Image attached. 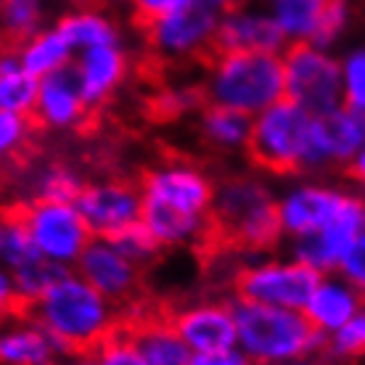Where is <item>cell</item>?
Listing matches in <instances>:
<instances>
[{"label": "cell", "instance_id": "47", "mask_svg": "<svg viewBox=\"0 0 365 365\" xmlns=\"http://www.w3.org/2000/svg\"><path fill=\"white\" fill-rule=\"evenodd\" d=\"M6 46H9V43H6V37H3V32H0V51H3Z\"/></svg>", "mask_w": 365, "mask_h": 365}, {"label": "cell", "instance_id": "7", "mask_svg": "<svg viewBox=\"0 0 365 365\" xmlns=\"http://www.w3.org/2000/svg\"><path fill=\"white\" fill-rule=\"evenodd\" d=\"M283 88L286 98L315 117L344 103L339 56L315 43H294L283 48Z\"/></svg>", "mask_w": 365, "mask_h": 365}, {"label": "cell", "instance_id": "44", "mask_svg": "<svg viewBox=\"0 0 365 365\" xmlns=\"http://www.w3.org/2000/svg\"><path fill=\"white\" fill-rule=\"evenodd\" d=\"M64 365H98V360L93 352H88V355H72Z\"/></svg>", "mask_w": 365, "mask_h": 365}, {"label": "cell", "instance_id": "25", "mask_svg": "<svg viewBox=\"0 0 365 365\" xmlns=\"http://www.w3.org/2000/svg\"><path fill=\"white\" fill-rule=\"evenodd\" d=\"M40 80L21 64L16 48L6 46L0 51V111L32 117Z\"/></svg>", "mask_w": 365, "mask_h": 365}, {"label": "cell", "instance_id": "49", "mask_svg": "<svg viewBox=\"0 0 365 365\" xmlns=\"http://www.w3.org/2000/svg\"><path fill=\"white\" fill-rule=\"evenodd\" d=\"M363 233H365V222H363Z\"/></svg>", "mask_w": 365, "mask_h": 365}, {"label": "cell", "instance_id": "9", "mask_svg": "<svg viewBox=\"0 0 365 365\" xmlns=\"http://www.w3.org/2000/svg\"><path fill=\"white\" fill-rule=\"evenodd\" d=\"M11 210L27 225L37 252L56 265L72 270L93 241V230L74 201L29 199Z\"/></svg>", "mask_w": 365, "mask_h": 365}, {"label": "cell", "instance_id": "37", "mask_svg": "<svg viewBox=\"0 0 365 365\" xmlns=\"http://www.w3.org/2000/svg\"><path fill=\"white\" fill-rule=\"evenodd\" d=\"M93 355L98 365H148L140 355V349L135 347L133 336L125 331V326H119Z\"/></svg>", "mask_w": 365, "mask_h": 365}, {"label": "cell", "instance_id": "35", "mask_svg": "<svg viewBox=\"0 0 365 365\" xmlns=\"http://www.w3.org/2000/svg\"><path fill=\"white\" fill-rule=\"evenodd\" d=\"M111 241H114L138 267L154 262L156 257H159V252H162L159 241H156L154 233H151L143 222H135V225H130V228L119 230L117 236H111Z\"/></svg>", "mask_w": 365, "mask_h": 365}, {"label": "cell", "instance_id": "13", "mask_svg": "<svg viewBox=\"0 0 365 365\" xmlns=\"http://www.w3.org/2000/svg\"><path fill=\"white\" fill-rule=\"evenodd\" d=\"M74 273H80L96 292H101L119 310L138 302L140 294V267L130 259L111 238L93 236L83 257L77 259Z\"/></svg>", "mask_w": 365, "mask_h": 365}, {"label": "cell", "instance_id": "48", "mask_svg": "<svg viewBox=\"0 0 365 365\" xmlns=\"http://www.w3.org/2000/svg\"><path fill=\"white\" fill-rule=\"evenodd\" d=\"M360 6H363V9H365V0H360Z\"/></svg>", "mask_w": 365, "mask_h": 365}, {"label": "cell", "instance_id": "3", "mask_svg": "<svg viewBox=\"0 0 365 365\" xmlns=\"http://www.w3.org/2000/svg\"><path fill=\"white\" fill-rule=\"evenodd\" d=\"M247 154L257 170L281 178L331 170L318 135V117L289 98L252 117Z\"/></svg>", "mask_w": 365, "mask_h": 365}, {"label": "cell", "instance_id": "4", "mask_svg": "<svg viewBox=\"0 0 365 365\" xmlns=\"http://www.w3.org/2000/svg\"><path fill=\"white\" fill-rule=\"evenodd\" d=\"M212 228L215 244L244 255H267L283 241L278 196L255 175H230L215 185Z\"/></svg>", "mask_w": 365, "mask_h": 365}, {"label": "cell", "instance_id": "28", "mask_svg": "<svg viewBox=\"0 0 365 365\" xmlns=\"http://www.w3.org/2000/svg\"><path fill=\"white\" fill-rule=\"evenodd\" d=\"M51 0H0V32L9 46H19L48 27Z\"/></svg>", "mask_w": 365, "mask_h": 365}, {"label": "cell", "instance_id": "26", "mask_svg": "<svg viewBox=\"0 0 365 365\" xmlns=\"http://www.w3.org/2000/svg\"><path fill=\"white\" fill-rule=\"evenodd\" d=\"M331 0H267L275 24L286 37V46L315 43L320 21L326 16Z\"/></svg>", "mask_w": 365, "mask_h": 365}, {"label": "cell", "instance_id": "36", "mask_svg": "<svg viewBox=\"0 0 365 365\" xmlns=\"http://www.w3.org/2000/svg\"><path fill=\"white\" fill-rule=\"evenodd\" d=\"M355 19V0H331L326 16L320 21V29L315 35V46L320 48H334L341 43V37L347 35Z\"/></svg>", "mask_w": 365, "mask_h": 365}, {"label": "cell", "instance_id": "31", "mask_svg": "<svg viewBox=\"0 0 365 365\" xmlns=\"http://www.w3.org/2000/svg\"><path fill=\"white\" fill-rule=\"evenodd\" d=\"M85 180L74 173L72 167L53 162V165L40 167L32 182V199H58V201H74L83 191Z\"/></svg>", "mask_w": 365, "mask_h": 365}, {"label": "cell", "instance_id": "1", "mask_svg": "<svg viewBox=\"0 0 365 365\" xmlns=\"http://www.w3.org/2000/svg\"><path fill=\"white\" fill-rule=\"evenodd\" d=\"M143 212L140 222L146 225L162 249L212 247V201L215 185L210 175L193 162L167 159L151 167L140 178Z\"/></svg>", "mask_w": 365, "mask_h": 365}, {"label": "cell", "instance_id": "41", "mask_svg": "<svg viewBox=\"0 0 365 365\" xmlns=\"http://www.w3.org/2000/svg\"><path fill=\"white\" fill-rule=\"evenodd\" d=\"M16 310H24V307H21V299H19L11 273L0 265V320L9 318L11 312H16Z\"/></svg>", "mask_w": 365, "mask_h": 365}, {"label": "cell", "instance_id": "32", "mask_svg": "<svg viewBox=\"0 0 365 365\" xmlns=\"http://www.w3.org/2000/svg\"><path fill=\"white\" fill-rule=\"evenodd\" d=\"M323 355L329 360H339V363H352V360L365 357V304L341 329L326 336Z\"/></svg>", "mask_w": 365, "mask_h": 365}, {"label": "cell", "instance_id": "34", "mask_svg": "<svg viewBox=\"0 0 365 365\" xmlns=\"http://www.w3.org/2000/svg\"><path fill=\"white\" fill-rule=\"evenodd\" d=\"M32 117L0 111V162H14L27 151L32 133H35Z\"/></svg>", "mask_w": 365, "mask_h": 365}, {"label": "cell", "instance_id": "43", "mask_svg": "<svg viewBox=\"0 0 365 365\" xmlns=\"http://www.w3.org/2000/svg\"><path fill=\"white\" fill-rule=\"evenodd\" d=\"M204 6H210L212 11H217V14H222V11L233 9L236 3H241V0H201Z\"/></svg>", "mask_w": 365, "mask_h": 365}, {"label": "cell", "instance_id": "33", "mask_svg": "<svg viewBox=\"0 0 365 365\" xmlns=\"http://www.w3.org/2000/svg\"><path fill=\"white\" fill-rule=\"evenodd\" d=\"M341 64V96L344 103L357 111H365V43L347 48L339 56Z\"/></svg>", "mask_w": 365, "mask_h": 365}, {"label": "cell", "instance_id": "2", "mask_svg": "<svg viewBox=\"0 0 365 365\" xmlns=\"http://www.w3.org/2000/svg\"><path fill=\"white\" fill-rule=\"evenodd\" d=\"M66 355H88L122 326V310L80 273H69L27 307Z\"/></svg>", "mask_w": 365, "mask_h": 365}, {"label": "cell", "instance_id": "11", "mask_svg": "<svg viewBox=\"0 0 365 365\" xmlns=\"http://www.w3.org/2000/svg\"><path fill=\"white\" fill-rule=\"evenodd\" d=\"M220 14L204 3L173 11L143 27L146 46L154 58L165 64H188L207 61L215 53Z\"/></svg>", "mask_w": 365, "mask_h": 365}, {"label": "cell", "instance_id": "24", "mask_svg": "<svg viewBox=\"0 0 365 365\" xmlns=\"http://www.w3.org/2000/svg\"><path fill=\"white\" fill-rule=\"evenodd\" d=\"M14 48H16L21 64L27 66L37 80L46 77V74L58 72V69L72 66L74 56H77L64 32L56 27V21L48 24V27H43L40 32H35L32 37H27L24 43H19V46H14Z\"/></svg>", "mask_w": 365, "mask_h": 365}, {"label": "cell", "instance_id": "38", "mask_svg": "<svg viewBox=\"0 0 365 365\" xmlns=\"http://www.w3.org/2000/svg\"><path fill=\"white\" fill-rule=\"evenodd\" d=\"M193 3H201V0H128L130 14H133V19H135V24L140 29L151 24V21H156V19L173 14V11L188 9Z\"/></svg>", "mask_w": 365, "mask_h": 365}, {"label": "cell", "instance_id": "40", "mask_svg": "<svg viewBox=\"0 0 365 365\" xmlns=\"http://www.w3.org/2000/svg\"><path fill=\"white\" fill-rule=\"evenodd\" d=\"M188 365H255L238 347L233 349H220V352H199L191 355Z\"/></svg>", "mask_w": 365, "mask_h": 365}, {"label": "cell", "instance_id": "42", "mask_svg": "<svg viewBox=\"0 0 365 365\" xmlns=\"http://www.w3.org/2000/svg\"><path fill=\"white\" fill-rule=\"evenodd\" d=\"M344 175L355 182L357 188H363V191H365V143L360 146V151L349 159V165L344 167Z\"/></svg>", "mask_w": 365, "mask_h": 365}, {"label": "cell", "instance_id": "50", "mask_svg": "<svg viewBox=\"0 0 365 365\" xmlns=\"http://www.w3.org/2000/svg\"><path fill=\"white\" fill-rule=\"evenodd\" d=\"M259 3H267V0H259Z\"/></svg>", "mask_w": 365, "mask_h": 365}, {"label": "cell", "instance_id": "15", "mask_svg": "<svg viewBox=\"0 0 365 365\" xmlns=\"http://www.w3.org/2000/svg\"><path fill=\"white\" fill-rule=\"evenodd\" d=\"M175 331L188 344L193 355L199 352H220L236 347V312L233 302L201 299L185 307L167 312Z\"/></svg>", "mask_w": 365, "mask_h": 365}, {"label": "cell", "instance_id": "20", "mask_svg": "<svg viewBox=\"0 0 365 365\" xmlns=\"http://www.w3.org/2000/svg\"><path fill=\"white\" fill-rule=\"evenodd\" d=\"M363 222L365 217H344L329 228L315 230L310 236L294 238L292 257L312 270H318L320 275L336 273L349 247L363 236Z\"/></svg>", "mask_w": 365, "mask_h": 365}, {"label": "cell", "instance_id": "30", "mask_svg": "<svg viewBox=\"0 0 365 365\" xmlns=\"http://www.w3.org/2000/svg\"><path fill=\"white\" fill-rule=\"evenodd\" d=\"M66 273H69V267L56 265V262H51L46 257H37L35 262H29L27 267L11 273L19 299H21V307L27 310L29 304H35V302L40 299L58 278H64Z\"/></svg>", "mask_w": 365, "mask_h": 365}, {"label": "cell", "instance_id": "22", "mask_svg": "<svg viewBox=\"0 0 365 365\" xmlns=\"http://www.w3.org/2000/svg\"><path fill=\"white\" fill-rule=\"evenodd\" d=\"M318 135L331 167L344 170L349 165V159L365 143V111H357L347 103H341L329 114H320Z\"/></svg>", "mask_w": 365, "mask_h": 365}, {"label": "cell", "instance_id": "10", "mask_svg": "<svg viewBox=\"0 0 365 365\" xmlns=\"http://www.w3.org/2000/svg\"><path fill=\"white\" fill-rule=\"evenodd\" d=\"M278 217L283 238L294 241L344 217H365V199L339 185L302 180L278 196Z\"/></svg>", "mask_w": 365, "mask_h": 365}, {"label": "cell", "instance_id": "39", "mask_svg": "<svg viewBox=\"0 0 365 365\" xmlns=\"http://www.w3.org/2000/svg\"><path fill=\"white\" fill-rule=\"evenodd\" d=\"M336 273L341 275L365 302V233L349 247V252L344 255Z\"/></svg>", "mask_w": 365, "mask_h": 365}, {"label": "cell", "instance_id": "5", "mask_svg": "<svg viewBox=\"0 0 365 365\" xmlns=\"http://www.w3.org/2000/svg\"><path fill=\"white\" fill-rule=\"evenodd\" d=\"M204 98L225 109L257 117L267 106L286 98L281 53L215 51L204 61Z\"/></svg>", "mask_w": 365, "mask_h": 365}, {"label": "cell", "instance_id": "46", "mask_svg": "<svg viewBox=\"0 0 365 365\" xmlns=\"http://www.w3.org/2000/svg\"><path fill=\"white\" fill-rule=\"evenodd\" d=\"M3 230H6V212H0V241H3Z\"/></svg>", "mask_w": 365, "mask_h": 365}, {"label": "cell", "instance_id": "6", "mask_svg": "<svg viewBox=\"0 0 365 365\" xmlns=\"http://www.w3.org/2000/svg\"><path fill=\"white\" fill-rule=\"evenodd\" d=\"M236 347L255 365H275L323 355L326 336L302 310L233 299Z\"/></svg>", "mask_w": 365, "mask_h": 365}, {"label": "cell", "instance_id": "23", "mask_svg": "<svg viewBox=\"0 0 365 365\" xmlns=\"http://www.w3.org/2000/svg\"><path fill=\"white\" fill-rule=\"evenodd\" d=\"M252 135V117L225 109L217 103H204L199 109V138L215 151L233 154L247 151Z\"/></svg>", "mask_w": 365, "mask_h": 365}, {"label": "cell", "instance_id": "21", "mask_svg": "<svg viewBox=\"0 0 365 365\" xmlns=\"http://www.w3.org/2000/svg\"><path fill=\"white\" fill-rule=\"evenodd\" d=\"M365 302L363 297L349 286L339 273H329L320 278L315 286L312 297L304 304V315L310 320L315 331H320L323 336H331L334 331H339L355 315Z\"/></svg>", "mask_w": 365, "mask_h": 365}, {"label": "cell", "instance_id": "8", "mask_svg": "<svg viewBox=\"0 0 365 365\" xmlns=\"http://www.w3.org/2000/svg\"><path fill=\"white\" fill-rule=\"evenodd\" d=\"M323 275L294 257H259L238 267L230 283L236 299L304 310Z\"/></svg>", "mask_w": 365, "mask_h": 365}, {"label": "cell", "instance_id": "12", "mask_svg": "<svg viewBox=\"0 0 365 365\" xmlns=\"http://www.w3.org/2000/svg\"><path fill=\"white\" fill-rule=\"evenodd\" d=\"M74 204L83 212L93 236L101 238L117 236L119 230L140 222V212H143L140 185L130 180H119V178L85 182Z\"/></svg>", "mask_w": 365, "mask_h": 365}, {"label": "cell", "instance_id": "16", "mask_svg": "<svg viewBox=\"0 0 365 365\" xmlns=\"http://www.w3.org/2000/svg\"><path fill=\"white\" fill-rule=\"evenodd\" d=\"M93 109L85 101L74 66L40 77L32 122L43 130H80L91 119Z\"/></svg>", "mask_w": 365, "mask_h": 365}, {"label": "cell", "instance_id": "45", "mask_svg": "<svg viewBox=\"0 0 365 365\" xmlns=\"http://www.w3.org/2000/svg\"><path fill=\"white\" fill-rule=\"evenodd\" d=\"M275 365H323L318 357H302V360H289V363H275Z\"/></svg>", "mask_w": 365, "mask_h": 365}, {"label": "cell", "instance_id": "29", "mask_svg": "<svg viewBox=\"0 0 365 365\" xmlns=\"http://www.w3.org/2000/svg\"><path fill=\"white\" fill-rule=\"evenodd\" d=\"M37 257H43L37 252L35 241L29 236L27 225L21 222L16 212H6V230H3V241H0V265L9 273H16L21 267H27L29 262H35Z\"/></svg>", "mask_w": 365, "mask_h": 365}, {"label": "cell", "instance_id": "14", "mask_svg": "<svg viewBox=\"0 0 365 365\" xmlns=\"http://www.w3.org/2000/svg\"><path fill=\"white\" fill-rule=\"evenodd\" d=\"M286 37L275 24L267 3L241 0L222 11L215 35V51H249V53H283Z\"/></svg>", "mask_w": 365, "mask_h": 365}, {"label": "cell", "instance_id": "27", "mask_svg": "<svg viewBox=\"0 0 365 365\" xmlns=\"http://www.w3.org/2000/svg\"><path fill=\"white\" fill-rule=\"evenodd\" d=\"M56 27L66 35V40L72 43L74 53L88 51L96 46H109V43H119L122 32H119L117 21L103 14L98 9H74L66 11L64 16L56 19Z\"/></svg>", "mask_w": 365, "mask_h": 365}, {"label": "cell", "instance_id": "19", "mask_svg": "<svg viewBox=\"0 0 365 365\" xmlns=\"http://www.w3.org/2000/svg\"><path fill=\"white\" fill-rule=\"evenodd\" d=\"M122 326L148 365H188L191 360L193 352L175 331L167 312L148 310L135 302L122 312Z\"/></svg>", "mask_w": 365, "mask_h": 365}, {"label": "cell", "instance_id": "18", "mask_svg": "<svg viewBox=\"0 0 365 365\" xmlns=\"http://www.w3.org/2000/svg\"><path fill=\"white\" fill-rule=\"evenodd\" d=\"M69 360L29 310L0 320V365H64Z\"/></svg>", "mask_w": 365, "mask_h": 365}, {"label": "cell", "instance_id": "17", "mask_svg": "<svg viewBox=\"0 0 365 365\" xmlns=\"http://www.w3.org/2000/svg\"><path fill=\"white\" fill-rule=\"evenodd\" d=\"M74 74L80 80L85 101L91 103L93 111H98L101 106H106L117 91L125 85L133 61L125 43H109V46H96L88 51H80L74 56Z\"/></svg>", "mask_w": 365, "mask_h": 365}]
</instances>
